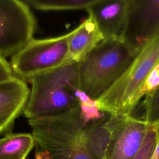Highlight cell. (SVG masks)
I'll return each mask as SVG.
<instances>
[{
  "label": "cell",
  "instance_id": "obj_14",
  "mask_svg": "<svg viewBox=\"0 0 159 159\" xmlns=\"http://www.w3.org/2000/svg\"><path fill=\"white\" fill-rule=\"evenodd\" d=\"M77 96L81 116L85 124L95 123L103 119L102 114L104 112L98 109L96 101L91 99L81 89L78 91Z\"/></svg>",
  "mask_w": 159,
  "mask_h": 159
},
{
  "label": "cell",
  "instance_id": "obj_5",
  "mask_svg": "<svg viewBox=\"0 0 159 159\" xmlns=\"http://www.w3.org/2000/svg\"><path fill=\"white\" fill-rule=\"evenodd\" d=\"M70 33L51 38L32 39L11 57L14 76L23 80L67 64Z\"/></svg>",
  "mask_w": 159,
  "mask_h": 159
},
{
  "label": "cell",
  "instance_id": "obj_10",
  "mask_svg": "<svg viewBox=\"0 0 159 159\" xmlns=\"http://www.w3.org/2000/svg\"><path fill=\"white\" fill-rule=\"evenodd\" d=\"M30 89L16 76L0 81V134H9L16 119L24 111Z\"/></svg>",
  "mask_w": 159,
  "mask_h": 159
},
{
  "label": "cell",
  "instance_id": "obj_8",
  "mask_svg": "<svg viewBox=\"0 0 159 159\" xmlns=\"http://www.w3.org/2000/svg\"><path fill=\"white\" fill-rule=\"evenodd\" d=\"M149 124L142 119L120 116L102 159H134L140 150Z\"/></svg>",
  "mask_w": 159,
  "mask_h": 159
},
{
  "label": "cell",
  "instance_id": "obj_7",
  "mask_svg": "<svg viewBox=\"0 0 159 159\" xmlns=\"http://www.w3.org/2000/svg\"><path fill=\"white\" fill-rule=\"evenodd\" d=\"M159 36V0H130L122 41L136 55Z\"/></svg>",
  "mask_w": 159,
  "mask_h": 159
},
{
  "label": "cell",
  "instance_id": "obj_2",
  "mask_svg": "<svg viewBox=\"0 0 159 159\" xmlns=\"http://www.w3.org/2000/svg\"><path fill=\"white\" fill-rule=\"evenodd\" d=\"M28 81L31 88L23 111L28 119L58 114L78 106V63L61 65Z\"/></svg>",
  "mask_w": 159,
  "mask_h": 159
},
{
  "label": "cell",
  "instance_id": "obj_15",
  "mask_svg": "<svg viewBox=\"0 0 159 159\" xmlns=\"http://www.w3.org/2000/svg\"><path fill=\"white\" fill-rule=\"evenodd\" d=\"M143 106L144 112L141 119L149 124L159 121V86L144 98Z\"/></svg>",
  "mask_w": 159,
  "mask_h": 159
},
{
  "label": "cell",
  "instance_id": "obj_4",
  "mask_svg": "<svg viewBox=\"0 0 159 159\" xmlns=\"http://www.w3.org/2000/svg\"><path fill=\"white\" fill-rule=\"evenodd\" d=\"M158 63L159 36L134 57L118 80L96 100L99 111L112 116H131L137 94Z\"/></svg>",
  "mask_w": 159,
  "mask_h": 159
},
{
  "label": "cell",
  "instance_id": "obj_13",
  "mask_svg": "<svg viewBox=\"0 0 159 159\" xmlns=\"http://www.w3.org/2000/svg\"><path fill=\"white\" fill-rule=\"evenodd\" d=\"M94 0H24L29 6L40 11L86 9Z\"/></svg>",
  "mask_w": 159,
  "mask_h": 159
},
{
  "label": "cell",
  "instance_id": "obj_12",
  "mask_svg": "<svg viewBox=\"0 0 159 159\" xmlns=\"http://www.w3.org/2000/svg\"><path fill=\"white\" fill-rule=\"evenodd\" d=\"M35 146L28 133H9L0 139V159H25Z\"/></svg>",
  "mask_w": 159,
  "mask_h": 159
},
{
  "label": "cell",
  "instance_id": "obj_6",
  "mask_svg": "<svg viewBox=\"0 0 159 159\" xmlns=\"http://www.w3.org/2000/svg\"><path fill=\"white\" fill-rule=\"evenodd\" d=\"M35 19L24 1L0 0V55L12 57L32 39Z\"/></svg>",
  "mask_w": 159,
  "mask_h": 159
},
{
  "label": "cell",
  "instance_id": "obj_1",
  "mask_svg": "<svg viewBox=\"0 0 159 159\" xmlns=\"http://www.w3.org/2000/svg\"><path fill=\"white\" fill-rule=\"evenodd\" d=\"M35 159H98L93 153L88 125L79 107L55 115L28 119Z\"/></svg>",
  "mask_w": 159,
  "mask_h": 159
},
{
  "label": "cell",
  "instance_id": "obj_19",
  "mask_svg": "<svg viewBox=\"0 0 159 159\" xmlns=\"http://www.w3.org/2000/svg\"><path fill=\"white\" fill-rule=\"evenodd\" d=\"M157 128V144L155 147V149L154 150L153 156L151 159H159V121L155 123Z\"/></svg>",
  "mask_w": 159,
  "mask_h": 159
},
{
  "label": "cell",
  "instance_id": "obj_3",
  "mask_svg": "<svg viewBox=\"0 0 159 159\" xmlns=\"http://www.w3.org/2000/svg\"><path fill=\"white\" fill-rule=\"evenodd\" d=\"M135 56L120 40H102L78 63L80 89L98 100L122 76Z\"/></svg>",
  "mask_w": 159,
  "mask_h": 159
},
{
  "label": "cell",
  "instance_id": "obj_18",
  "mask_svg": "<svg viewBox=\"0 0 159 159\" xmlns=\"http://www.w3.org/2000/svg\"><path fill=\"white\" fill-rule=\"evenodd\" d=\"M14 76L10 63L0 55V81L11 78Z\"/></svg>",
  "mask_w": 159,
  "mask_h": 159
},
{
  "label": "cell",
  "instance_id": "obj_11",
  "mask_svg": "<svg viewBox=\"0 0 159 159\" xmlns=\"http://www.w3.org/2000/svg\"><path fill=\"white\" fill-rule=\"evenodd\" d=\"M70 33L67 63L80 62L104 40L97 24L90 16Z\"/></svg>",
  "mask_w": 159,
  "mask_h": 159
},
{
  "label": "cell",
  "instance_id": "obj_16",
  "mask_svg": "<svg viewBox=\"0 0 159 159\" xmlns=\"http://www.w3.org/2000/svg\"><path fill=\"white\" fill-rule=\"evenodd\" d=\"M157 128L155 124H149L142 145L134 159H151L157 144Z\"/></svg>",
  "mask_w": 159,
  "mask_h": 159
},
{
  "label": "cell",
  "instance_id": "obj_9",
  "mask_svg": "<svg viewBox=\"0 0 159 159\" xmlns=\"http://www.w3.org/2000/svg\"><path fill=\"white\" fill-rule=\"evenodd\" d=\"M129 4L130 0H94L86 10L104 40H122Z\"/></svg>",
  "mask_w": 159,
  "mask_h": 159
},
{
  "label": "cell",
  "instance_id": "obj_17",
  "mask_svg": "<svg viewBox=\"0 0 159 159\" xmlns=\"http://www.w3.org/2000/svg\"><path fill=\"white\" fill-rule=\"evenodd\" d=\"M159 86V63L152 71L141 89L139 91L135 99V106L138 104L140 100L147 95L152 93Z\"/></svg>",
  "mask_w": 159,
  "mask_h": 159
}]
</instances>
